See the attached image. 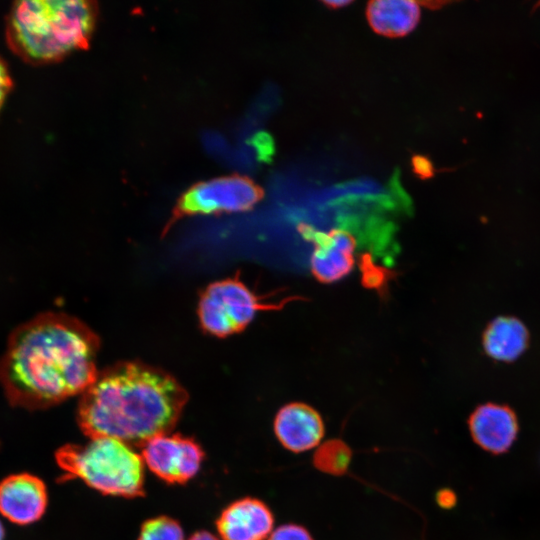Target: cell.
Listing matches in <instances>:
<instances>
[{"label":"cell","mask_w":540,"mask_h":540,"mask_svg":"<svg viewBox=\"0 0 540 540\" xmlns=\"http://www.w3.org/2000/svg\"><path fill=\"white\" fill-rule=\"evenodd\" d=\"M267 540H313V538L304 527L285 524L272 531Z\"/></svg>","instance_id":"obj_17"},{"label":"cell","mask_w":540,"mask_h":540,"mask_svg":"<svg viewBox=\"0 0 540 540\" xmlns=\"http://www.w3.org/2000/svg\"><path fill=\"white\" fill-rule=\"evenodd\" d=\"M62 479H80L104 495L134 498L144 495L141 454L114 438H92L85 444H66L55 454Z\"/></svg>","instance_id":"obj_4"},{"label":"cell","mask_w":540,"mask_h":540,"mask_svg":"<svg viewBox=\"0 0 540 540\" xmlns=\"http://www.w3.org/2000/svg\"><path fill=\"white\" fill-rule=\"evenodd\" d=\"M273 525L269 507L251 497L229 504L216 521L222 540H265L272 533Z\"/></svg>","instance_id":"obj_9"},{"label":"cell","mask_w":540,"mask_h":540,"mask_svg":"<svg viewBox=\"0 0 540 540\" xmlns=\"http://www.w3.org/2000/svg\"><path fill=\"white\" fill-rule=\"evenodd\" d=\"M97 14L96 3L87 0L16 1L6 17V39L26 62H55L89 45Z\"/></svg>","instance_id":"obj_3"},{"label":"cell","mask_w":540,"mask_h":540,"mask_svg":"<svg viewBox=\"0 0 540 540\" xmlns=\"http://www.w3.org/2000/svg\"><path fill=\"white\" fill-rule=\"evenodd\" d=\"M351 457V449L344 441L329 439L318 446L313 464L324 473L342 475L348 470Z\"/></svg>","instance_id":"obj_15"},{"label":"cell","mask_w":540,"mask_h":540,"mask_svg":"<svg viewBox=\"0 0 540 540\" xmlns=\"http://www.w3.org/2000/svg\"><path fill=\"white\" fill-rule=\"evenodd\" d=\"M262 198V190L251 179L231 175L194 184L175 204L162 235L184 217L235 213L250 210Z\"/></svg>","instance_id":"obj_6"},{"label":"cell","mask_w":540,"mask_h":540,"mask_svg":"<svg viewBox=\"0 0 540 540\" xmlns=\"http://www.w3.org/2000/svg\"><path fill=\"white\" fill-rule=\"evenodd\" d=\"M414 171L421 177H430L433 174V167L430 161L422 156H416L412 160Z\"/></svg>","instance_id":"obj_19"},{"label":"cell","mask_w":540,"mask_h":540,"mask_svg":"<svg viewBox=\"0 0 540 540\" xmlns=\"http://www.w3.org/2000/svg\"><path fill=\"white\" fill-rule=\"evenodd\" d=\"M138 540H184V532L175 519L158 516L142 524Z\"/></svg>","instance_id":"obj_16"},{"label":"cell","mask_w":540,"mask_h":540,"mask_svg":"<svg viewBox=\"0 0 540 540\" xmlns=\"http://www.w3.org/2000/svg\"><path fill=\"white\" fill-rule=\"evenodd\" d=\"M420 5L408 0H377L366 14L372 29L384 36L399 37L411 32L420 18Z\"/></svg>","instance_id":"obj_13"},{"label":"cell","mask_w":540,"mask_h":540,"mask_svg":"<svg viewBox=\"0 0 540 540\" xmlns=\"http://www.w3.org/2000/svg\"><path fill=\"white\" fill-rule=\"evenodd\" d=\"M469 429L483 449L499 454L507 451L518 432L515 413L507 406L487 403L477 407L469 418Z\"/></svg>","instance_id":"obj_12"},{"label":"cell","mask_w":540,"mask_h":540,"mask_svg":"<svg viewBox=\"0 0 540 540\" xmlns=\"http://www.w3.org/2000/svg\"><path fill=\"white\" fill-rule=\"evenodd\" d=\"M48 505L45 482L38 476L22 472L0 481V514L17 525L32 524L44 515Z\"/></svg>","instance_id":"obj_8"},{"label":"cell","mask_w":540,"mask_h":540,"mask_svg":"<svg viewBox=\"0 0 540 540\" xmlns=\"http://www.w3.org/2000/svg\"><path fill=\"white\" fill-rule=\"evenodd\" d=\"M141 456L158 478L169 484H183L197 474L205 453L194 439L170 432L146 442Z\"/></svg>","instance_id":"obj_7"},{"label":"cell","mask_w":540,"mask_h":540,"mask_svg":"<svg viewBox=\"0 0 540 540\" xmlns=\"http://www.w3.org/2000/svg\"><path fill=\"white\" fill-rule=\"evenodd\" d=\"M438 503L443 507H450L453 505L455 497L452 492L443 490L438 494Z\"/></svg>","instance_id":"obj_20"},{"label":"cell","mask_w":540,"mask_h":540,"mask_svg":"<svg viewBox=\"0 0 540 540\" xmlns=\"http://www.w3.org/2000/svg\"><path fill=\"white\" fill-rule=\"evenodd\" d=\"M274 432L283 447L299 453L320 445L324 436V423L314 408L294 402L277 412Z\"/></svg>","instance_id":"obj_10"},{"label":"cell","mask_w":540,"mask_h":540,"mask_svg":"<svg viewBox=\"0 0 540 540\" xmlns=\"http://www.w3.org/2000/svg\"><path fill=\"white\" fill-rule=\"evenodd\" d=\"M349 3H350L349 1H343V0H340V1H326L325 2L326 5H328L329 7H333V8L342 7V6L348 5Z\"/></svg>","instance_id":"obj_22"},{"label":"cell","mask_w":540,"mask_h":540,"mask_svg":"<svg viewBox=\"0 0 540 540\" xmlns=\"http://www.w3.org/2000/svg\"><path fill=\"white\" fill-rule=\"evenodd\" d=\"M529 333L514 317H498L486 327L483 347L487 355L498 361H513L527 348Z\"/></svg>","instance_id":"obj_14"},{"label":"cell","mask_w":540,"mask_h":540,"mask_svg":"<svg viewBox=\"0 0 540 540\" xmlns=\"http://www.w3.org/2000/svg\"><path fill=\"white\" fill-rule=\"evenodd\" d=\"M188 540H222L220 537H216L214 534L208 531H197L193 533Z\"/></svg>","instance_id":"obj_21"},{"label":"cell","mask_w":540,"mask_h":540,"mask_svg":"<svg viewBox=\"0 0 540 540\" xmlns=\"http://www.w3.org/2000/svg\"><path fill=\"white\" fill-rule=\"evenodd\" d=\"M187 401V391L170 373L122 361L99 371L80 395L77 423L90 439L114 438L142 447L172 431Z\"/></svg>","instance_id":"obj_2"},{"label":"cell","mask_w":540,"mask_h":540,"mask_svg":"<svg viewBox=\"0 0 540 540\" xmlns=\"http://www.w3.org/2000/svg\"><path fill=\"white\" fill-rule=\"evenodd\" d=\"M5 538V529L3 526V523L0 520V540H4Z\"/></svg>","instance_id":"obj_23"},{"label":"cell","mask_w":540,"mask_h":540,"mask_svg":"<svg viewBox=\"0 0 540 540\" xmlns=\"http://www.w3.org/2000/svg\"><path fill=\"white\" fill-rule=\"evenodd\" d=\"M265 303L236 276L209 284L201 293L197 314L207 334L223 338L242 331Z\"/></svg>","instance_id":"obj_5"},{"label":"cell","mask_w":540,"mask_h":540,"mask_svg":"<svg viewBox=\"0 0 540 540\" xmlns=\"http://www.w3.org/2000/svg\"><path fill=\"white\" fill-rule=\"evenodd\" d=\"M98 335L74 316L45 312L15 328L0 359L11 405L45 409L81 395L98 375Z\"/></svg>","instance_id":"obj_1"},{"label":"cell","mask_w":540,"mask_h":540,"mask_svg":"<svg viewBox=\"0 0 540 540\" xmlns=\"http://www.w3.org/2000/svg\"><path fill=\"white\" fill-rule=\"evenodd\" d=\"M13 85L6 62L0 56V110Z\"/></svg>","instance_id":"obj_18"},{"label":"cell","mask_w":540,"mask_h":540,"mask_svg":"<svg viewBox=\"0 0 540 540\" xmlns=\"http://www.w3.org/2000/svg\"><path fill=\"white\" fill-rule=\"evenodd\" d=\"M355 249L356 241L346 231L332 230L317 234L310 258L312 273L324 283L344 278L354 266Z\"/></svg>","instance_id":"obj_11"}]
</instances>
